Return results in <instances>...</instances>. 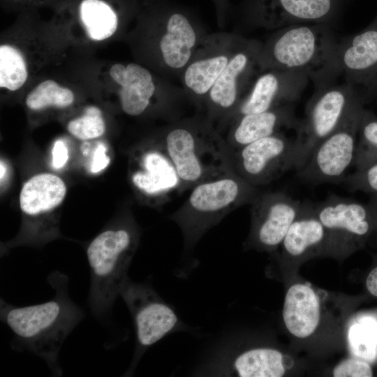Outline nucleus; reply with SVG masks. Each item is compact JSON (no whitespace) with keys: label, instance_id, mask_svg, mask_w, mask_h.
<instances>
[{"label":"nucleus","instance_id":"obj_5","mask_svg":"<svg viewBox=\"0 0 377 377\" xmlns=\"http://www.w3.org/2000/svg\"><path fill=\"white\" fill-rule=\"evenodd\" d=\"M138 240L136 228L125 223L104 230L89 244L86 253L91 285L87 302L98 318L110 313L119 295Z\"/></svg>","mask_w":377,"mask_h":377},{"label":"nucleus","instance_id":"obj_18","mask_svg":"<svg viewBox=\"0 0 377 377\" xmlns=\"http://www.w3.org/2000/svg\"><path fill=\"white\" fill-rule=\"evenodd\" d=\"M302 205L301 200L283 191L259 193L251 204L250 240L262 249L276 247L282 243Z\"/></svg>","mask_w":377,"mask_h":377},{"label":"nucleus","instance_id":"obj_31","mask_svg":"<svg viewBox=\"0 0 377 377\" xmlns=\"http://www.w3.org/2000/svg\"><path fill=\"white\" fill-rule=\"evenodd\" d=\"M334 377H371L373 376L370 365L357 359H347L338 365L333 370Z\"/></svg>","mask_w":377,"mask_h":377},{"label":"nucleus","instance_id":"obj_37","mask_svg":"<svg viewBox=\"0 0 377 377\" xmlns=\"http://www.w3.org/2000/svg\"><path fill=\"white\" fill-rule=\"evenodd\" d=\"M374 217H377V195H374L370 202L368 204Z\"/></svg>","mask_w":377,"mask_h":377},{"label":"nucleus","instance_id":"obj_15","mask_svg":"<svg viewBox=\"0 0 377 377\" xmlns=\"http://www.w3.org/2000/svg\"><path fill=\"white\" fill-rule=\"evenodd\" d=\"M110 75L119 87L121 108L130 116L144 114L157 101L172 108L184 93L172 84L159 82L148 68L136 63L114 64Z\"/></svg>","mask_w":377,"mask_h":377},{"label":"nucleus","instance_id":"obj_20","mask_svg":"<svg viewBox=\"0 0 377 377\" xmlns=\"http://www.w3.org/2000/svg\"><path fill=\"white\" fill-rule=\"evenodd\" d=\"M315 212L327 231L350 237H363L369 232L373 215L369 205L336 194L313 203Z\"/></svg>","mask_w":377,"mask_h":377},{"label":"nucleus","instance_id":"obj_11","mask_svg":"<svg viewBox=\"0 0 377 377\" xmlns=\"http://www.w3.org/2000/svg\"><path fill=\"white\" fill-rule=\"evenodd\" d=\"M364 105L356 106L341 124L314 148L297 171L301 179L316 184L343 182L346 171L354 163Z\"/></svg>","mask_w":377,"mask_h":377},{"label":"nucleus","instance_id":"obj_9","mask_svg":"<svg viewBox=\"0 0 377 377\" xmlns=\"http://www.w3.org/2000/svg\"><path fill=\"white\" fill-rule=\"evenodd\" d=\"M119 296L129 309L135 329V353L126 372L130 374L149 348L182 325L173 309L148 283H135L128 277Z\"/></svg>","mask_w":377,"mask_h":377},{"label":"nucleus","instance_id":"obj_6","mask_svg":"<svg viewBox=\"0 0 377 377\" xmlns=\"http://www.w3.org/2000/svg\"><path fill=\"white\" fill-rule=\"evenodd\" d=\"M364 104L345 82L315 88L294 139L293 169L298 171L314 148L334 131L358 105Z\"/></svg>","mask_w":377,"mask_h":377},{"label":"nucleus","instance_id":"obj_27","mask_svg":"<svg viewBox=\"0 0 377 377\" xmlns=\"http://www.w3.org/2000/svg\"><path fill=\"white\" fill-rule=\"evenodd\" d=\"M73 92L52 80L39 83L27 96L25 103L31 110H41L47 108H65L74 102Z\"/></svg>","mask_w":377,"mask_h":377},{"label":"nucleus","instance_id":"obj_7","mask_svg":"<svg viewBox=\"0 0 377 377\" xmlns=\"http://www.w3.org/2000/svg\"><path fill=\"white\" fill-rule=\"evenodd\" d=\"M151 47L157 65L170 76H179L207 34L188 8L163 1L151 17Z\"/></svg>","mask_w":377,"mask_h":377},{"label":"nucleus","instance_id":"obj_23","mask_svg":"<svg viewBox=\"0 0 377 377\" xmlns=\"http://www.w3.org/2000/svg\"><path fill=\"white\" fill-rule=\"evenodd\" d=\"M219 374L242 377H281L285 374L282 353L270 348L245 350L231 360H224Z\"/></svg>","mask_w":377,"mask_h":377},{"label":"nucleus","instance_id":"obj_33","mask_svg":"<svg viewBox=\"0 0 377 377\" xmlns=\"http://www.w3.org/2000/svg\"><path fill=\"white\" fill-rule=\"evenodd\" d=\"M107 148L103 143L99 144L96 148L91 165V171L93 173H98L109 165L110 159L106 154Z\"/></svg>","mask_w":377,"mask_h":377},{"label":"nucleus","instance_id":"obj_21","mask_svg":"<svg viewBox=\"0 0 377 377\" xmlns=\"http://www.w3.org/2000/svg\"><path fill=\"white\" fill-rule=\"evenodd\" d=\"M283 318L287 330L296 337L305 338L313 333L320 321V304L309 286L297 283L288 289Z\"/></svg>","mask_w":377,"mask_h":377},{"label":"nucleus","instance_id":"obj_10","mask_svg":"<svg viewBox=\"0 0 377 377\" xmlns=\"http://www.w3.org/2000/svg\"><path fill=\"white\" fill-rule=\"evenodd\" d=\"M346 0H242L238 8L241 22L249 28L276 30L304 23L333 25Z\"/></svg>","mask_w":377,"mask_h":377},{"label":"nucleus","instance_id":"obj_35","mask_svg":"<svg viewBox=\"0 0 377 377\" xmlns=\"http://www.w3.org/2000/svg\"><path fill=\"white\" fill-rule=\"evenodd\" d=\"M216 12V20L219 26L223 27L227 21L228 14L231 9L229 0H212Z\"/></svg>","mask_w":377,"mask_h":377},{"label":"nucleus","instance_id":"obj_25","mask_svg":"<svg viewBox=\"0 0 377 377\" xmlns=\"http://www.w3.org/2000/svg\"><path fill=\"white\" fill-rule=\"evenodd\" d=\"M79 15L87 36L94 41L108 39L118 29L117 13L103 0H82Z\"/></svg>","mask_w":377,"mask_h":377},{"label":"nucleus","instance_id":"obj_38","mask_svg":"<svg viewBox=\"0 0 377 377\" xmlns=\"http://www.w3.org/2000/svg\"><path fill=\"white\" fill-rule=\"evenodd\" d=\"M0 177H1V182L2 181V179L4 178V176L6 173V165L3 163V161H1V167H0Z\"/></svg>","mask_w":377,"mask_h":377},{"label":"nucleus","instance_id":"obj_12","mask_svg":"<svg viewBox=\"0 0 377 377\" xmlns=\"http://www.w3.org/2000/svg\"><path fill=\"white\" fill-rule=\"evenodd\" d=\"M336 63L339 77L364 104L377 96V17L362 31L339 38Z\"/></svg>","mask_w":377,"mask_h":377},{"label":"nucleus","instance_id":"obj_24","mask_svg":"<svg viewBox=\"0 0 377 377\" xmlns=\"http://www.w3.org/2000/svg\"><path fill=\"white\" fill-rule=\"evenodd\" d=\"M326 232L316 215L313 202L305 200L282 242L284 251L293 257L300 256L324 242Z\"/></svg>","mask_w":377,"mask_h":377},{"label":"nucleus","instance_id":"obj_29","mask_svg":"<svg viewBox=\"0 0 377 377\" xmlns=\"http://www.w3.org/2000/svg\"><path fill=\"white\" fill-rule=\"evenodd\" d=\"M67 130L73 136L82 140L101 137L105 131L102 111L96 106H88L81 116L68 123Z\"/></svg>","mask_w":377,"mask_h":377},{"label":"nucleus","instance_id":"obj_14","mask_svg":"<svg viewBox=\"0 0 377 377\" xmlns=\"http://www.w3.org/2000/svg\"><path fill=\"white\" fill-rule=\"evenodd\" d=\"M294 139L283 132L231 151L235 171L251 185H267L293 169Z\"/></svg>","mask_w":377,"mask_h":377},{"label":"nucleus","instance_id":"obj_22","mask_svg":"<svg viewBox=\"0 0 377 377\" xmlns=\"http://www.w3.org/2000/svg\"><path fill=\"white\" fill-rule=\"evenodd\" d=\"M66 194V184L59 176L40 173L24 184L20 193V207L26 216L39 217L57 207Z\"/></svg>","mask_w":377,"mask_h":377},{"label":"nucleus","instance_id":"obj_28","mask_svg":"<svg viewBox=\"0 0 377 377\" xmlns=\"http://www.w3.org/2000/svg\"><path fill=\"white\" fill-rule=\"evenodd\" d=\"M377 161V118L365 110L362 117L357 135L353 165L356 168Z\"/></svg>","mask_w":377,"mask_h":377},{"label":"nucleus","instance_id":"obj_13","mask_svg":"<svg viewBox=\"0 0 377 377\" xmlns=\"http://www.w3.org/2000/svg\"><path fill=\"white\" fill-rule=\"evenodd\" d=\"M241 36L228 32L207 34L198 45L180 76L184 94L198 106H205L210 89L228 64Z\"/></svg>","mask_w":377,"mask_h":377},{"label":"nucleus","instance_id":"obj_30","mask_svg":"<svg viewBox=\"0 0 377 377\" xmlns=\"http://www.w3.org/2000/svg\"><path fill=\"white\" fill-rule=\"evenodd\" d=\"M351 191H361L377 195V161L345 177L343 182Z\"/></svg>","mask_w":377,"mask_h":377},{"label":"nucleus","instance_id":"obj_36","mask_svg":"<svg viewBox=\"0 0 377 377\" xmlns=\"http://www.w3.org/2000/svg\"><path fill=\"white\" fill-rule=\"evenodd\" d=\"M366 285L369 292L374 296L377 297V267L369 274Z\"/></svg>","mask_w":377,"mask_h":377},{"label":"nucleus","instance_id":"obj_2","mask_svg":"<svg viewBox=\"0 0 377 377\" xmlns=\"http://www.w3.org/2000/svg\"><path fill=\"white\" fill-rule=\"evenodd\" d=\"M274 31L263 43L258 57L260 71L269 69L306 74L319 87L339 78L336 52L339 38L332 25L304 23Z\"/></svg>","mask_w":377,"mask_h":377},{"label":"nucleus","instance_id":"obj_26","mask_svg":"<svg viewBox=\"0 0 377 377\" xmlns=\"http://www.w3.org/2000/svg\"><path fill=\"white\" fill-rule=\"evenodd\" d=\"M28 77L26 59L22 52L10 44L0 46V87L10 91L20 89Z\"/></svg>","mask_w":377,"mask_h":377},{"label":"nucleus","instance_id":"obj_8","mask_svg":"<svg viewBox=\"0 0 377 377\" xmlns=\"http://www.w3.org/2000/svg\"><path fill=\"white\" fill-rule=\"evenodd\" d=\"M262 42L241 36L226 68L210 89L205 103L206 119L221 133L260 73L258 57Z\"/></svg>","mask_w":377,"mask_h":377},{"label":"nucleus","instance_id":"obj_16","mask_svg":"<svg viewBox=\"0 0 377 377\" xmlns=\"http://www.w3.org/2000/svg\"><path fill=\"white\" fill-rule=\"evenodd\" d=\"M130 168L133 188L152 204H163L182 193L179 176L163 142L135 151Z\"/></svg>","mask_w":377,"mask_h":377},{"label":"nucleus","instance_id":"obj_4","mask_svg":"<svg viewBox=\"0 0 377 377\" xmlns=\"http://www.w3.org/2000/svg\"><path fill=\"white\" fill-rule=\"evenodd\" d=\"M259 194L235 170L195 185L183 205L170 215L180 228L184 251H191L201 237L239 207L251 204Z\"/></svg>","mask_w":377,"mask_h":377},{"label":"nucleus","instance_id":"obj_3","mask_svg":"<svg viewBox=\"0 0 377 377\" xmlns=\"http://www.w3.org/2000/svg\"><path fill=\"white\" fill-rule=\"evenodd\" d=\"M162 142L179 176L182 193L235 170L225 139L206 117L172 124Z\"/></svg>","mask_w":377,"mask_h":377},{"label":"nucleus","instance_id":"obj_17","mask_svg":"<svg viewBox=\"0 0 377 377\" xmlns=\"http://www.w3.org/2000/svg\"><path fill=\"white\" fill-rule=\"evenodd\" d=\"M309 80L306 74L297 71L277 69L260 71L253 80L227 125L244 114L295 103L306 89Z\"/></svg>","mask_w":377,"mask_h":377},{"label":"nucleus","instance_id":"obj_19","mask_svg":"<svg viewBox=\"0 0 377 377\" xmlns=\"http://www.w3.org/2000/svg\"><path fill=\"white\" fill-rule=\"evenodd\" d=\"M299 120L295 113L294 103L284 105L261 112L242 115L228 125L230 128L224 138L230 151L259 139L296 128Z\"/></svg>","mask_w":377,"mask_h":377},{"label":"nucleus","instance_id":"obj_34","mask_svg":"<svg viewBox=\"0 0 377 377\" xmlns=\"http://www.w3.org/2000/svg\"><path fill=\"white\" fill-rule=\"evenodd\" d=\"M52 165L55 169L63 168L68 160V150L65 143L57 140L52 148Z\"/></svg>","mask_w":377,"mask_h":377},{"label":"nucleus","instance_id":"obj_1","mask_svg":"<svg viewBox=\"0 0 377 377\" xmlns=\"http://www.w3.org/2000/svg\"><path fill=\"white\" fill-rule=\"evenodd\" d=\"M47 282L55 291L51 300L16 306L1 299L0 316L15 334V346L42 358L54 375L61 376L57 361L60 348L84 313L68 295L66 274L54 271L47 276Z\"/></svg>","mask_w":377,"mask_h":377},{"label":"nucleus","instance_id":"obj_32","mask_svg":"<svg viewBox=\"0 0 377 377\" xmlns=\"http://www.w3.org/2000/svg\"><path fill=\"white\" fill-rule=\"evenodd\" d=\"M355 327L352 330L354 334H352V343L356 353L366 359H368L367 357H373L374 341L370 339L374 340V338L367 330H362L359 326H355Z\"/></svg>","mask_w":377,"mask_h":377}]
</instances>
